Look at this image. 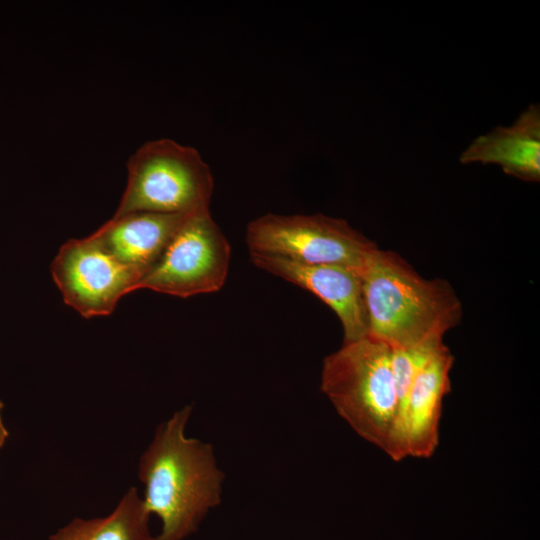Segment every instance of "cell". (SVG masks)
Here are the masks:
<instances>
[{
  "label": "cell",
  "instance_id": "6da1fadb",
  "mask_svg": "<svg viewBox=\"0 0 540 540\" xmlns=\"http://www.w3.org/2000/svg\"><path fill=\"white\" fill-rule=\"evenodd\" d=\"M191 412L184 406L161 423L139 460L144 505L162 522L155 540H183L221 502L224 473L213 446L185 435Z\"/></svg>",
  "mask_w": 540,
  "mask_h": 540
},
{
  "label": "cell",
  "instance_id": "7a4b0ae2",
  "mask_svg": "<svg viewBox=\"0 0 540 540\" xmlns=\"http://www.w3.org/2000/svg\"><path fill=\"white\" fill-rule=\"evenodd\" d=\"M368 335L390 348L443 338L457 326L462 305L444 279H426L400 255L376 248L359 271Z\"/></svg>",
  "mask_w": 540,
  "mask_h": 540
},
{
  "label": "cell",
  "instance_id": "3957f363",
  "mask_svg": "<svg viewBox=\"0 0 540 540\" xmlns=\"http://www.w3.org/2000/svg\"><path fill=\"white\" fill-rule=\"evenodd\" d=\"M321 390L360 437L400 461L399 402L387 344L370 336L343 343L323 361Z\"/></svg>",
  "mask_w": 540,
  "mask_h": 540
},
{
  "label": "cell",
  "instance_id": "277c9868",
  "mask_svg": "<svg viewBox=\"0 0 540 540\" xmlns=\"http://www.w3.org/2000/svg\"><path fill=\"white\" fill-rule=\"evenodd\" d=\"M127 173L113 217L141 211L186 214L209 208L213 175L191 146L168 138L147 141L130 156Z\"/></svg>",
  "mask_w": 540,
  "mask_h": 540
},
{
  "label": "cell",
  "instance_id": "5b68a950",
  "mask_svg": "<svg viewBox=\"0 0 540 540\" xmlns=\"http://www.w3.org/2000/svg\"><path fill=\"white\" fill-rule=\"evenodd\" d=\"M250 254L285 258L310 265H338L360 271L377 245L344 219L318 213H268L246 229Z\"/></svg>",
  "mask_w": 540,
  "mask_h": 540
},
{
  "label": "cell",
  "instance_id": "8992f818",
  "mask_svg": "<svg viewBox=\"0 0 540 540\" xmlns=\"http://www.w3.org/2000/svg\"><path fill=\"white\" fill-rule=\"evenodd\" d=\"M230 244L209 208L190 212L138 289L187 298L219 291L227 278Z\"/></svg>",
  "mask_w": 540,
  "mask_h": 540
},
{
  "label": "cell",
  "instance_id": "52a82bcc",
  "mask_svg": "<svg viewBox=\"0 0 540 540\" xmlns=\"http://www.w3.org/2000/svg\"><path fill=\"white\" fill-rule=\"evenodd\" d=\"M51 274L65 304L85 318L110 315L123 296L137 290L144 276L91 235L64 243L51 263Z\"/></svg>",
  "mask_w": 540,
  "mask_h": 540
},
{
  "label": "cell",
  "instance_id": "ba28073f",
  "mask_svg": "<svg viewBox=\"0 0 540 540\" xmlns=\"http://www.w3.org/2000/svg\"><path fill=\"white\" fill-rule=\"evenodd\" d=\"M252 263L317 296L339 318L343 343L368 335L362 280L358 271L338 265H310L285 258L250 254Z\"/></svg>",
  "mask_w": 540,
  "mask_h": 540
},
{
  "label": "cell",
  "instance_id": "9c48e42d",
  "mask_svg": "<svg viewBox=\"0 0 540 540\" xmlns=\"http://www.w3.org/2000/svg\"><path fill=\"white\" fill-rule=\"evenodd\" d=\"M453 355L445 345L416 375L398 425L400 460L429 458L439 442L442 403L450 391Z\"/></svg>",
  "mask_w": 540,
  "mask_h": 540
},
{
  "label": "cell",
  "instance_id": "30bf717a",
  "mask_svg": "<svg viewBox=\"0 0 540 540\" xmlns=\"http://www.w3.org/2000/svg\"><path fill=\"white\" fill-rule=\"evenodd\" d=\"M460 163L497 164L523 181L540 180V107L531 104L508 126L477 137L462 152Z\"/></svg>",
  "mask_w": 540,
  "mask_h": 540
},
{
  "label": "cell",
  "instance_id": "8fae6325",
  "mask_svg": "<svg viewBox=\"0 0 540 540\" xmlns=\"http://www.w3.org/2000/svg\"><path fill=\"white\" fill-rule=\"evenodd\" d=\"M187 214L131 212L112 217L91 236L120 262L140 270L145 276Z\"/></svg>",
  "mask_w": 540,
  "mask_h": 540
},
{
  "label": "cell",
  "instance_id": "7c38bea8",
  "mask_svg": "<svg viewBox=\"0 0 540 540\" xmlns=\"http://www.w3.org/2000/svg\"><path fill=\"white\" fill-rule=\"evenodd\" d=\"M149 517L143 499L131 487L109 515L75 518L49 540H155L149 529Z\"/></svg>",
  "mask_w": 540,
  "mask_h": 540
},
{
  "label": "cell",
  "instance_id": "4fadbf2b",
  "mask_svg": "<svg viewBox=\"0 0 540 540\" xmlns=\"http://www.w3.org/2000/svg\"><path fill=\"white\" fill-rule=\"evenodd\" d=\"M4 405L2 401L0 400V449L4 446L7 438H8V430L6 429L3 420H2V409Z\"/></svg>",
  "mask_w": 540,
  "mask_h": 540
}]
</instances>
